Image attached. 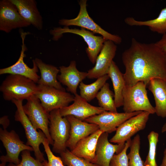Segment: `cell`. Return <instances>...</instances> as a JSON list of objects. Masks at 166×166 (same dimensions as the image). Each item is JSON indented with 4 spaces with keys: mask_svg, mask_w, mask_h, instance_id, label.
<instances>
[{
    "mask_svg": "<svg viewBox=\"0 0 166 166\" xmlns=\"http://www.w3.org/2000/svg\"><path fill=\"white\" fill-rule=\"evenodd\" d=\"M0 139L6 153L5 155H2L0 157L1 162L0 166H6L7 162L17 165L21 161L19 158L21 152L25 150L33 151L31 147L24 144L20 139L14 130L8 132L6 129L0 128Z\"/></svg>",
    "mask_w": 166,
    "mask_h": 166,
    "instance_id": "cell-9",
    "label": "cell"
},
{
    "mask_svg": "<svg viewBox=\"0 0 166 166\" xmlns=\"http://www.w3.org/2000/svg\"><path fill=\"white\" fill-rule=\"evenodd\" d=\"M42 144L48 160L42 162L44 166H65L61 157L55 156L53 153L46 138H45Z\"/></svg>",
    "mask_w": 166,
    "mask_h": 166,
    "instance_id": "cell-32",
    "label": "cell"
},
{
    "mask_svg": "<svg viewBox=\"0 0 166 166\" xmlns=\"http://www.w3.org/2000/svg\"><path fill=\"white\" fill-rule=\"evenodd\" d=\"M11 101L17 108L15 120L20 123L25 130L27 139L26 144L33 148L36 159L42 163L45 160L43 153L40 150L39 146L42 144L46 137L42 130L38 129V131H37L28 119L23 109V101L14 100Z\"/></svg>",
    "mask_w": 166,
    "mask_h": 166,
    "instance_id": "cell-4",
    "label": "cell"
},
{
    "mask_svg": "<svg viewBox=\"0 0 166 166\" xmlns=\"http://www.w3.org/2000/svg\"><path fill=\"white\" fill-rule=\"evenodd\" d=\"M161 132L162 133L166 132V122L164 124L161 128Z\"/></svg>",
    "mask_w": 166,
    "mask_h": 166,
    "instance_id": "cell-37",
    "label": "cell"
},
{
    "mask_svg": "<svg viewBox=\"0 0 166 166\" xmlns=\"http://www.w3.org/2000/svg\"><path fill=\"white\" fill-rule=\"evenodd\" d=\"M109 77L108 74L104 75L97 79L94 82L86 84L82 81L79 85L80 96L88 102L96 97V96Z\"/></svg>",
    "mask_w": 166,
    "mask_h": 166,
    "instance_id": "cell-26",
    "label": "cell"
},
{
    "mask_svg": "<svg viewBox=\"0 0 166 166\" xmlns=\"http://www.w3.org/2000/svg\"><path fill=\"white\" fill-rule=\"evenodd\" d=\"M70 126L69 136L66 143L67 148L73 150L77 143L99 129L95 124L80 120L73 116L66 117Z\"/></svg>",
    "mask_w": 166,
    "mask_h": 166,
    "instance_id": "cell-17",
    "label": "cell"
},
{
    "mask_svg": "<svg viewBox=\"0 0 166 166\" xmlns=\"http://www.w3.org/2000/svg\"><path fill=\"white\" fill-rule=\"evenodd\" d=\"M117 50V46L115 43L110 40H106L97 56L95 66L88 71L87 77L97 79L107 74Z\"/></svg>",
    "mask_w": 166,
    "mask_h": 166,
    "instance_id": "cell-14",
    "label": "cell"
},
{
    "mask_svg": "<svg viewBox=\"0 0 166 166\" xmlns=\"http://www.w3.org/2000/svg\"><path fill=\"white\" fill-rule=\"evenodd\" d=\"M125 85L132 86L143 81L147 85L153 78L166 80V55L155 43H145L135 38L123 53Z\"/></svg>",
    "mask_w": 166,
    "mask_h": 166,
    "instance_id": "cell-1",
    "label": "cell"
},
{
    "mask_svg": "<svg viewBox=\"0 0 166 166\" xmlns=\"http://www.w3.org/2000/svg\"><path fill=\"white\" fill-rule=\"evenodd\" d=\"M60 154L64 164L66 166H101L75 155L67 149Z\"/></svg>",
    "mask_w": 166,
    "mask_h": 166,
    "instance_id": "cell-30",
    "label": "cell"
},
{
    "mask_svg": "<svg viewBox=\"0 0 166 166\" xmlns=\"http://www.w3.org/2000/svg\"><path fill=\"white\" fill-rule=\"evenodd\" d=\"M49 131L53 141L52 151L60 154L67 149L66 143L69 136L70 126L66 117H62L59 109L49 113Z\"/></svg>",
    "mask_w": 166,
    "mask_h": 166,
    "instance_id": "cell-5",
    "label": "cell"
},
{
    "mask_svg": "<svg viewBox=\"0 0 166 166\" xmlns=\"http://www.w3.org/2000/svg\"><path fill=\"white\" fill-rule=\"evenodd\" d=\"M125 144H112L108 140V133L103 132L97 141L93 163L101 166H110L111 160L115 153L120 152L124 148Z\"/></svg>",
    "mask_w": 166,
    "mask_h": 166,
    "instance_id": "cell-18",
    "label": "cell"
},
{
    "mask_svg": "<svg viewBox=\"0 0 166 166\" xmlns=\"http://www.w3.org/2000/svg\"><path fill=\"white\" fill-rule=\"evenodd\" d=\"M131 141V139L127 140L122 150L114 155L110 161V166H128V159L127 151L130 146Z\"/></svg>",
    "mask_w": 166,
    "mask_h": 166,
    "instance_id": "cell-31",
    "label": "cell"
},
{
    "mask_svg": "<svg viewBox=\"0 0 166 166\" xmlns=\"http://www.w3.org/2000/svg\"><path fill=\"white\" fill-rule=\"evenodd\" d=\"M160 166H166V148L164 149V151L163 157Z\"/></svg>",
    "mask_w": 166,
    "mask_h": 166,
    "instance_id": "cell-36",
    "label": "cell"
},
{
    "mask_svg": "<svg viewBox=\"0 0 166 166\" xmlns=\"http://www.w3.org/2000/svg\"><path fill=\"white\" fill-rule=\"evenodd\" d=\"M140 137L138 134L132 140L129 147L130 150L127 155L128 166H144V163L140 154Z\"/></svg>",
    "mask_w": 166,
    "mask_h": 166,
    "instance_id": "cell-28",
    "label": "cell"
},
{
    "mask_svg": "<svg viewBox=\"0 0 166 166\" xmlns=\"http://www.w3.org/2000/svg\"><path fill=\"white\" fill-rule=\"evenodd\" d=\"M155 43L166 55V34L163 35L161 39Z\"/></svg>",
    "mask_w": 166,
    "mask_h": 166,
    "instance_id": "cell-34",
    "label": "cell"
},
{
    "mask_svg": "<svg viewBox=\"0 0 166 166\" xmlns=\"http://www.w3.org/2000/svg\"><path fill=\"white\" fill-rule=\"evenodd\" d=\"M147 86L143 81H139L132 86H125L122 92L124 112L145 111L150 114L155 113V108L148 98Z\"/></svg>",
    "mask_w": 166,
    "mask_h": 166,
    "instance_id": "cell-3",
    "label": "cell"
},
{
    "mask_svg": "<svg viewBox=\"0 0 166 166\" xmlns=\"http://www.w3.org/2000/svg\"><path fill=\"white\" fill-rule=\"evenodd\" d=\"M60 74L58 75L57 79L67 87V90L74 95L77 94V89L81 82L87 77V72L79 71L76 67L75 61H72L67 66L59 67Z\"/></svg>",
    "mask_w": 166,
    "mask_h": 166,
    "instance_id": "cell-19",
    "label": "cell"
},
{
    "mask_svg": "<svg viewBox=\"0 0 166 166\" xmlns=\"http://www.w3.org/2000/svg\"><path fill=\"white\" fill-rule=\"evenodd\" d=\"M107 74L111 79L114 91V101L117 108L123 105V89L125 86L123 74L113 61L109 68Z\"/></svg>",
    "mask_w": 166,
    "mask_h": 166,
    "instance_id": "cell-25",
    "label": "cell"
},
{
    "mask_svg": "<svg viewBox=\"0 0 166 166\" xmlns=\"http://www.w3.org/2000/svg\"><path fill=\"white\" fill-rule=\"evenodd\" d=\"M86 0H81L79 2L80 10L77 17L72 19H62L60 20V25L68 27L75 26L86 29L94 33L100 34L106 40L113 42L115 44H120L122 38L120 36L112 34L104 30L98 25L89 16L87 10Z\"/></svg>",
    "mask_w": 166,
    "mask_h": 166,
    "instance_id": "cell-6",
    "label": "cell"
},
{
    "mask_svg": "<svg viewBox=\"0 0 166 166\" xmlns=\"http://www.w3.org/2000/svg\"><path fill=\"white\" fill-rule=\"evenodd\" d=\"M30 25L20 15L16 6L10 0L0 1V30L9 33L13 29Z\"/></svg>",
    "mask_w": 166,
    "mask_h": 166,
    "instance_id": "cell-13",
    "label": "cell"
},
{
    "mask_svg": "<svg viewBox=\"0 0 166 166\" xmlns=\"http://www.w3.org/2000/svg\"><path fill=\"white\" fill-rule=\"evenodd\" d=\"M27 101L26 104L23 106L25 113L34 128L42 130L49 144L53 145V141L49 131V113L45 111L35 95L31 96Z\"/></svg>",
    "mask_w": 166,
    "mask_h": 166,
    "instance_id": "cell-10",
    "label": "cell"
},
{
    "mask_svg": "<svg viewBox=\"0 0 166 166\" xmlns=\"http://www.w3.org/2000/svg\"><path fill=\"white\" fill-rule=\"evenodd\" d=\"M103 132L100 129L79 141L70 151L75 155L92 163L94 162L98 138Z\"/></svg>",
    "mask_w": 166,
    "mask_h": 166,
    "instance_id": "cell-21",
    "label": "cell"
},
{
    "mask_svg": "<svg viewBox=\"0 0 166 166\" xmlns=\"http://www.w3.org/2000/svg\"><path fill=\"white\" fill-rule=\"evenodd\" d=\"M147 86L154 97L155 113L159 117L166 118V80L153 78Z\"/></svg>",
    "mask_w": 166,
    "mask_h": 166,
    "instance_id": "cell-22",
    "label": "cell"
},
{
    "mask_svg": "<svg viewBox=\"0 0 166 166\" xmlns=\"http://www.w3.org/2000/svg\"><path fill=\"white\" fill-rule=\"evenodd\" d=\"M38 85L31 79L19 75L10 74L0 87L3 98L6 101L22 100L35 95Z\"/></svg>",
    "mask_w": 166,
    "mask_h": 166,
    "instance_id": "cell-2",
    "label": "cell"
},
{
    "mask_svg": "<svg viewBox=\"0 0 166 166\" xmlns=\"http://www.w3.org/2000/svg\"><path fill=\"white\" fill-rule=\"evenodd\" d=\"M105 111L100 107L90 105L77 93L74 95L72 104L59 109L60 113L62 117L72 116L83 121Z\"/></svg>",
    "mask_w": 166,
    "mask_h": 166,
    "instance_id": "cell-15",
    "label": "cell"
},
{
    "mask_svg": "<svg viewBox=\"0 0 166 166\" xmlns=\"http://www.w3.org/2000/svg\"><path fill=\"white\" fill-rule=\"evenodd\" d=\"M34 61L40 72V78L37 83L38 85L65 90L57 79L59 69L53 65L45 63L40 59L36 58Z\"/></svg>",
    "mask_w": 166,
    "mask_h": 166,
    "instance_id": "cell-23",
    "label": "cell"
},
{
    "mask_svg": "<svg viewBox=\"0 0 166 166\" xmlns=\"http://www.w3.org/2000/svg\"><path fill=\"white\" fill-rule=\"evenodd\" d=\"M159 134L154 131H151L148 136L149 150L144 166H158L156 160V151L159 141Z\"/></svg>",
    "mask_w": 166,
    "mask_h": 166,
    "instance_id": "cell-29",
    "label": "cell"
},
{
    "mask_svg": "<svg viewBox=\"0 0 166 166\" xmlns=\"http://www.w3.org/2000/svg\"><path fill=\"white\" fill-rule=\"evenodd\" d=\"M26 21L39 30L43 28L42 18L34 0H10Z\"/></svg>",
    "mask_w": 166,
    "mask_h": 166,
    "instance_id": "cell-20",
    "label": "cell"
},
{
    "mask_svg": "<svg viewBox=\"0 0 166 166\" xmlns=\"http://www.w3.org/2000/svg\"><path fill=\"white\" fill-rule=\"evenodd\" d=\"M113 97L114 93L110 89L109 84L106 82L98 92L96 97L100 107L106 111L117 112Z\"/></svg>",
    "mask_w": 166,
    "mask_h": 166,
    "instance_id": "cell-27",
    "label": "cell"
},
{
    "mask_svg": "<svg viewBox=\"0 0 166 166\" xmlns=\"http://www.w3.org/2000/svg\"><path fill=\"white\" fill-rule=\"evenodd\" d=\"M150 115L148 112L142 111L125 121L117 128L115 134L109 142L125 144L136 133L145 128Z\"/></svg>",
    "mask_w": 166,
    "mask_h": 166,
    "instance_id": "cell-11",
    "label": "cell"
},
{
    "mask_svg": "<svg viewBox=\"0 0 166 166\" xmlns=\"http://www.w3.org/2000/svg\"><path fill=\"white\" fill-rule=\"evenodd\" d=\"M124 21L129 26H146L152 31L163 35L166 34V7L162 9L157 17L153 19L138 21L128 17Z\"/></svg>",
    "mask_w": 166,
    "mask_h": 166,
    "instance_id": "cell-24",
    "label": "cell"
},
{
    "mask_svg": "<svg viewBox=\"0 0 166 166\" xmlns=\"http://www.w3.org/2000/svg\"></svg>",
    "mask_w": 166,
    "mask_h": 166,
    "instance_id": "cell-38",
    "label": "cell"
},
{
    "mask_svg": "<svg viewBox=\"0 0 166 166\" xmlns=\"http://www.w3.org/2000/svg\"><path fill=\"white\" fill-rule=\"evenodd\" d=\"M30 151L25 150L21 152L22 159L18 164L10 163L7 166H44L42 162L31 156Z\"/></svg>",
    "mask_w": 166,
    "mask_h": 166,
    "instance_id": "cell-33",
    "label": "cell"
},
{
    "mask_svg": "<svg viewBox=\"0 0 166 166\" xmlns=\"http://www.w3.org/2000/svg\"><path fill=\"white\" fill-rule=\"evenodd\" d=\"M27 34L28 33L21 32V36L22 43L20 56L18 60L10 66L0 69V74L19 75L26 77L37 83L40 77L37 73L38 72V68L34 60H32L33 66L32 68L28 67L24 61V58L26 57L25 52L26 49L24 44V40Z\"/></svg>",
    "mask_w": 166,
    "mask_h": 166,
    "instance_id": "cell-16",
    "label": "cell"
},
{
    "mask_svg": "<svg viewBox=\"0 0 166 166\" xmlns=\"http://www.w3.org/2000/svg\"><path fill=\"white\" fill-rule=\"evenodd\" d=\"M0 124L4 129H6L10 124V121L7 116H4L0 118Z\"/></svg>",
    "mask_w": 166,
    "mask_h": 166,
    "instance_id": "cell-35",
    "label": "cell"
},
{
    "mask_svg": "<svg viewBox=\"0 0 166 166\" xmlns=\"http://www.w3.org/2000/svg\"><path fill=\"white\" fill-rule=\"evenodd\" d=\"M70 33L78 35L81 36L86 42L88 47L86 51L91 62L95 64L97 58L100 53L105 42L106 40L102 36H97L93 32L83 28L69 29L65 26L54 28L50 31V34L53 35V39L55 41L58 40L62 36L63 34Z\"/></svg>",
    "mask_w": 166,
    "mask_h": 166,
    "instance_id": "cell-7",
    "label": "cell"
},
{
    "mask_svg": "<svg viewBox=\"0 0 166 166\" xmlns=\"http://www.w3.org/2000/svg\"><path fill=\"white\" fill-rule=\"evenodd\" d=\"M142 112L119 113L105 111L89 117L85 121L98 125L103 132L111 133L116 131L117 128L125 121Z\"/></svg>",
    "mask_w": 166,
    "mask_h": 166,
    "instance_id": "cell-12",
    "label": "cell"
},
{
    "mask_svg": "<svg viewBox=\"0 0 166 166\" xmlns=\"http://www.w3.org/2000/svg\"><path fill=\"white\" fill-rule=\"evenodd\" d=\"M38 87L35 95L48 113L54 109L68 106L73 101L74 95L66 92L65 90L39 85H38Z\"/></svg>",
    "mask_w": 166,
    "mask_h": 166,
    "instance_id": "cell-8",
    "label": "cell"
}]
</instances>
